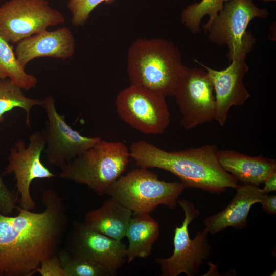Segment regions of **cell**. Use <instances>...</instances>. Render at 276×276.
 Here are the masks:
<instances>
[{
    "label": "cell",
    "instance_id": "1",
    "mask_svg": "<svg viewBox=\"0 0 276 276\" xmlns=\"http://www.w3.org/2000/svg\"><path fill=\"white\" fill-rule=\"evenodd\" d=\"M41 198V212L17 206L16 216L0 213V276H31L57 254L68 227L66 208L53 189L43 190Z\"/></svg>",
    "mask_w": 276,
    "mask_h": 276
},
{
    "label": "cell",
    "instance_id": "2",
    "mask_svg": "<svg viewBox=\"0 0 276 276\" xmlns=\"http://www.w3.org/2000/svg\"><path fill=\"white\" fill-rule=\"evenodd\" d=\"M130 158L138 167L156 168L178 177L186 188L220 194L236 189L237 181L220 165L216 146L208 145L187 150L167 151L145 140L129 147Z\"/></svg>",
    "mask_w": 276,
    "mask_h": 276
},
{
    "label": "cell",
    "instance_id": "3",
    "mask_svg": "<svg viewBox=\"0 0 276 276\" xmlns=\"http://www.w3.org/2000/svg\"><path fill=\"white\" fill-rule=\"evenodd\" d=\"M184 66L180 50L169 40L137 39L128 51L130 84L165 97L173 96Z\"/></svg>",
    "mask_w": 276,
    "mask_h": 276
},
{
    "label": "cell",
    "instance_id": "4",
    "mask_svg": "<svg viewBox=\"0 0 276 276\" xmlns=\"http://www.w3.org/2000/svg\"><path fill=\"white\" fill-rule=\"evenodd\" d=\"M130 158L129 148L124 143L101 139L60 169L59 177L102 196L122 175Z\"/></svg>",
    "mask_w": 276,
    "mask_h": 276
},
{
    "label": "cell",
    "instance_id": "5",
    "mask_svg": "<svg viewBox=\"0 0 276 276\" xmlns=\"http://www.w3.org/2000/svg\"><path fill=\"white\" fill-rule=\"evenodd\" d=\"M185 188L181 182L160 180L148 168L139 167L121 175L106 194L135 215L150 213L159 205L174 208Z\"/></svg>",
    "mask_w": 276,
    "mask_h": 276
},
{
    "label": "cell",
    "instance_id": "6",
    "mask_svg": "<svg viewBox=\"0 0 276 276\" xmlns=\"http://www.w3.org/2000/svg\"><path fill=\"white\" fill-rule=\"evenodd\" d=\"M268 15L267 9L258 8L251 0H229L218 15L203 27L211 42L227 45L230 61L246 59L256 42L253 35L247 31L248 25L255 18H266Z\"/></svg>",
    "mask_w": 276,
    "mask_h": 276
},
{
    "label": "cell",
    "instance_id": "7",
    "mask_svg": "<svg viewBox=\"0 0 276 276\" xmlns=\"http://www.w3.org/2000/svg\"><path fill=\"white\" fill-rule=\"evenodd\" d=\"M184 212L185 218L180 226H176L173 237L174 250L169 258H156L155 262L160 266L163 276H177L182 273L187 276L197 275L204 260L209 258L211 247L209 232L205 228L190 238L189 225L200 214L194 204L186 200H178Z\"/></svg>",
    "mask_w": 276,
    "mask_h": 276
},
{
    "label": "cell",
    "instance_id": "8",
    "mask_svg": "<svg viewBox=\"0 0 276 276\" xmlns=\"http://www.w3.org/2000/svg\"><path fill=\"white\" fill-rule=\"evenodd\" d=\"M115 104L120 118L144 134H162L169 124L165 97L144 87L130 84L118 93Z\"/></svg>",
    "mask_w": 276,
    "mask_h": 276
},
{
    "label": "cell",
    "instance_id": "9",
    "mask_svg": "<svg viewBox=\"0 0 276 276\" xmlns=\"http://www.w3.org/2000/svg\"><path fill=\"white\" fill-rule=\"evenodd\" d=\"M64 21V15L47 0H9L0 6V35L9 43Z\"/></svg>",
    "mask_w": 276,
    "mask_h": 276
},
{
    "label": "cell",
    "instance_id": "10",
    "mask_svg": "<svg viewBox=\"0 0 276 276\" xmlns=\"http://www.w3.org/2000/svg\"><path fill=\"white\" fill-rule=\"evenodd\" d=\"M173 96L181 114V125L186 129L214 119V91L205 70L185 66Z\"/></svg>",
    "mask_w": 276,
    "mask_h": 276
},
{
    "label": "cell",
    "instance_id": "11",
    "mask_svg": "<svg viewBox=\"0 0 276 276\" xmlns=\"http://www.w3.org/2000/svg\"><path fill=\"white\" fill-rule=\"evenodd\" d=\"M47 120L41 131L45 142L44 152L50 164L61 169L102 138L87 137L72 129L65 116L59 114L52 96L42 99Z\"/></svg>",
    "mask_w": 276,
    "mask_h": 276
},
{
    "label": "cell",
    "instance_id": "12",
    "mask_svg": "<svg viewBox=\"0 0 276 276\" xmlns=\"http://www.w3.org/2000/svg\"><path fill=\"white\" fill-rule=\"evenodd\" d=\"M44 147L41 132L36 131L30 135L27 146L24 141L19 140L10 149L8 164L3 176L14 174L20 206L23 209L32 210L36 206L30 193L32 182L36 179L51 178L55 176L41 161V154Z\"/></svg>",
    "mask_w": 276,
    "mask_h": 276
},
{
    "label": "cell",
    "instance_id": "13",
    "mask_svg": "<svg viewBox=\"0 0 276 276\" xmlns=\"http://www.w3.org/2000/svg\"><path fill=\"white\" fill-rule=\"evenodd\" d=\"M71 255L86 259L117 274L126 259V246L121 241L109 238L86 225L75 222L66 241Z\"/></svg>",
    "mask_w": 276,
    "mask_h": 276
},
{
    "label": "cell",
    "instance_id": "14",
    "mask_svg": "<svg viewBox=\"0 0 276 276\" xmlns=\"http://www.w3.org/2000/svg\"><path fill=\"white\" fill-rule=\"evenodd\" d=\"M194 61L206 71L212 83L216 103L214 119L223 126L230 108L243 105L250 97L243 82L249 70L246 59L233 60L228 67L220 71L208 67L196 59Z\"/></svg>",
    "mask_w": 276,
    "mask_h": 276
},
{
    "label": "cell",
    "instance_id": "15",
    "mask_svg": "<svg viewBox=\"0 0 276 276\" xmlns=\"http://www.w3.org/2000/svg\"><path fill=\"white\" fill-rule=\"evenodd\" d=\"M75 42L70 29L62 27L47 30L26 38L18 42L15 54L24 67L32 60L40 57L67 59L74 53Z\"/></svg>",
    "mask_w": 276,
    "mask_h": 276
},
{
    "label": "cell",
    "instance_id": "16",
    "mask_svg": "<svg viewBox=\"0 0 276 276\" xmlns=\"http://www.w3.org/2000/svg\"><path fill=\"white\" fill-rule=\"evenodd\" d=\"M236 190V195L224 209L204 219L209 233L214 234L228 227L239 229L245 228L251 206L260 203L267 193L258 186L249 184L238 185Z\"/></svg>",
    "mask_w": 276,
    "mask_h": 276
},
{
    "label": "cell",
    "instance_id": "17",
    "mask_svg": "<svg viewBox=\"0 0 276 276\" xmlns=\"http://www.w3.org/2000/svg\"><path fill=\"white\" fill-rule=\"evenodd\" d=\"M218 159L223 169L243 184L258 186L276 172L274 159L250 156L235 150L218 151Z\"/></svg>",
    "mask_w": 276,
    "mask_h": 276
},
{
    "label": "cell",
    "instance_id": "18",
    "mask_svg": "<svg viewBox=\"0 0 276 276\" xmlns=\"http://www.w3.org/2000/svg\"><path fill=\"white\" fill-rule=\"evenodd\" d=\"M132 215L130 210L110 197L100 207L87 212L83 222L90 228L121 241L125 237Z\"/></svg>",
    "mask_w": 276,
    "mask_h": 276
},
{
    "label": "cell",
    "instance_id": "19",
    "mask_svg": "<svg viewBox=\"0 0 276 276\" xmlns=\"http://www.w3.org/2000/svg\"><path fill=\"white\" fill-rule=\"evenodd\" d=\"M125 236L128 240L126 259L128 263L136 258H145L151 254L159 234V225L150 213L132 215Z\"/></svg>",
    "mask_w": 276,
    "mask_h": 276
},
{
    "label": "cell",
    "instance_id": "20",
    "mask_svg": "<svg viewBox=\"0 0 276 276\" xmlns=\"http://www.w3.org/2000/svg\"><path fill=\"white\" fill-rule=\"evenodd\" d=\"M8 78L24 90H29L37 83L17 60L12 47L0 35V79Z\"/></svg>",
    "mask_w": 276,
    "mask_h": 276
},
{
    "label": "cell",
    "instance_id": "21",
    "mask_svg": "<svg viewBox=\"0 0 276 276\" xmlns=\"http://www.w3.org/2000/svg\"><path fill=\"white\" fill-rule=\"evenodd\" d=\"M22 89L8 78L0 79V123L4 121V115L15 108L24 110L26 113V125L30 127V116L32 108L42 106L43 100L29 98Z\"/></svg>",
    "mask_w": 276,
    "mask_h": 276
},
{
    "label": "cell",
    "instance_id": "22",
    "mask_svg": "<svg viewBox=\"0 0 276 276\" xmlns=\"http://www.w3.org/2000/svg\"><path fill=\"white\" fill-rule=\"evenodd\" d=\"M229 0H201L187 6L181 15V22L194 33L200 30L203 18L209 16L208 21L214 19L222 10L224 4Z\"/></svg>",
    "mask_w": 276,
    "mask_h": 276
},
{
    "label": "cell",
    "instance_id": "23",
    "mask_svg": "<svg viewBox=\"0 0 276 276\" xmlns=\"http://www.w3.org/2000/svg\"><path fill=\"white\" fill-rule=\"evenodd\" d=\"M66 276H113L116 274L91 261L71 255L65 249L58 254Z\"/></svg>",
    "mask_w": 276,
    "mask_h": 276
},
{
    "label": "cell",
    "instance_id": "24",
    "mask_svg": "<svg viewBox=\"0 0 276 276\" xmlns=\"http://www.w3.org/2000/svg\"><path fill=\"white\" fill-rule=\"evenodd\" d=\"M108 0H68L67 8L71 13V24L76 27L83 26L91 12L100 4Z\"/></svg>",
    "mask_w": 276,
    "mask_h": 276
},
{
    "label": "cell",
    "instance_id": "25",
    "mask_svg": "<svg viewBox=\"0 0 276 276\" xmlns=\"http://www.w3.org/2000/svg\"><path fill=\"white\" fill-rule=\"evenodd\" d=\"M18 195L17 192L10 191L0 176V213L9 215L17 206Z\"/></svg>",
    "mask_w": 276,
    "mask_h": 276
},
{
    "label": "cell",
    "instance_id": "26",
    "mask_svg": "<svg viewBox=\"0 0 276 276\" xmlns=\"http://www.w3.org/2000/svg\"><path fill=\"white\" fill-rule=\"evenodd\" d=\"M41 276H66L62 267L58 254L55 255L41 262L35 270V273Z\"/></svg>",
    "mask_w": 276,
    "mask_h": 276
},
{
    "label": "cell",
    "instance_id": "27",
    "mask_svg": "<svg viewBox=\"0 0 276 276\" xmlns=\"http://www.w3.org/2000/svg\"><path fill=\"white\" fill-rule=\"evenodd\" d=\"M263 209L268 213L275 214L276 213V196H269L268 193L265 194L260 202Z\"/></svg>",
    "mask_w": 276,
    "mask_h": 276
},
{
    "label": "cell",
    "instance_id": "28",
    "mask_svg": "<svg viewBox=\"0 0 276 276\" xmlns=\"http://www.w3.org/2000/svg\"><path fill=\"white\" fill-rule=\"evenodd\" d=\"M276 172L269 175L264 181V187L263 190L267 193L275 191L276 190Z\"/></svg>",
    "mask_w": 276,
    "mask_h": 276
},
{
    "label": "cell",
    "instance_id": "29",
    "mask_svg": "<svg viewBox=\"0 0 276 276\" xmlns=\"http://www.w3.org/2000/svg\"><path fill=\"white\" fill-rule=\"evenodd\" d=\"M251 1H253V0H251ZM262 1H263L264 2L275 1V0H262Z\"/></svg>",
    "mask_w": 276,
    "mask_h": 276
}]
</instances>
